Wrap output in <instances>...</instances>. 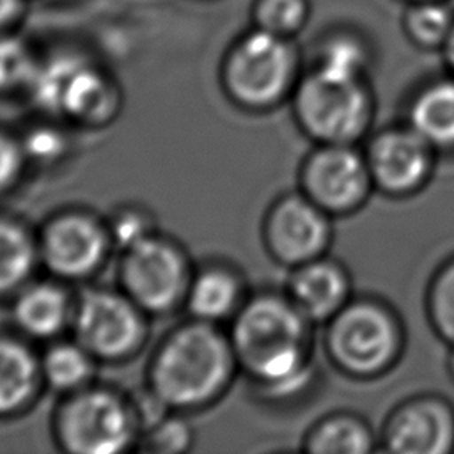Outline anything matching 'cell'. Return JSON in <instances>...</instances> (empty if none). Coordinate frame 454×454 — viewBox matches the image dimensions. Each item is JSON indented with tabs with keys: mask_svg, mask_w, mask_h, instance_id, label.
I'll list each match as a JSON object with an SVG mask.
<instances>
[{
	"mask_svg": "<svg viewBox=\"0 0 454 454\" xmlns=\"http://www.w3.org/2000/svg\"><path fill=\"white\" fill-rule=\"evenodd\" d=\"M310 323L291 298L259 294L243 301L229 333L238 364L273 395L300 390L312 369Z\"/></svg>",
	"mask_w": 454,
	"mask_h": 454,
	"instance_id": "6da1fadb",
	"label": "cell"
},
{
	"mask_svg": "<svg viewBox=\"0 0 454 454\" xmlns=\"http://www.w3.org/2000/svg\"><path fill=\"white\" fill-rule=\"evenodd\" d=\"M231 337L193 319L181 325L156 349L149 365V388L168 410H193L220 397L238 367Z\"/></svg>",
	"mask_w": 454,
	"mask_h": 454,
	"instance_id": "7a4b0ae2",
	"label": "cell"
},
{
	"mask_svg": "<svg viewBox=\"0 0 454 454\" xmlns=\"http://www.w3.org/2000/svg\"><path fill=\"white\" fill-rule=\"evenodd\" d=\"M298 55L293 39L252 27L229 48L222 83L238 105L262 110L277 105L296 82Z\"/></svg>",
	"mask_w": 454,
	"mask_h": 454,
	"instance_id": "3957f363",
	"label": "cell"
},
{
	"mask_svg": "<svg viewBox=\"0 0 454 454\" xmlns=\"http://www.w3.org/2000/svg\"><path fill=\"white\" fill-rule=\"evenodd\" d=\"M53 427L57 442L73 454H119L140 438L131 399L94 387L69 394Z\"/></svg>",
	"mask_w": 454,
	"mask_h": 454,
	"instance_id": "277c9868",
	"label": "cell"
},
{
	"mask_svg": "<svg viewBox=\"0 0 454 454\" xmlns=\"http://www.w3.org/2000/svg\"><path fill=\"white\" fill-rule=\"evenodd\" d=\"M294 114L301 129L316 142L351 144L371 122L372 99L364 80L312 69L296 83Z\"/></svg>",
	"mask_w": 454,
	"mask_h": 454,
	"instance_id": "5b68a950",
	"label": "cell"
},
{
	"mask_svg": "<svg viewBox=\"0 0 454 454\" xmlns=\"http://www.w3.org/2000/svg\"><path fill=\"white\" fill-rule=\"evenodd\" d=\"M399 346L401 335L394 316L369 300L346 303L328 319V353L353 376L383 372L397 358Z\"/></svg>",
	"mask_w": 454,
	"mask_h": 454,
	"instance_id": "8992f818",
	"label": "cell"
},
{
	"mask_svg": "<svg viewBox=\"0 0 454 454\" xmlns=\"http://www.w3.org/2000/svg\"><path fill=\"white\" fill-rule=\"evenodd\" d=\"M119 277L145 314H167L184 301L193 275L183 248L154 232L122 252Z\"/></svg>",
	"mask_w": 454,
	"mask_h": 454,
	"instance_id": "52a82bcc",
	"label": "cell"
},
{
	"mask_svg": "<svg viewBox=\"0 0 454 454\" xmlns=\"http://www.w3.org/2000/svg\"><path fill=\"white\" fill-rule=\"evenodd\" d=\"M145 312L122 291L89 289L74 303L71 326L76 340L101 360H121L145 340Z\"/></svg>",
	"mask_w": 454,
	"mask_h": 454,
	"instance_id": "ba28073f",
	"label": "cell"
},
{
	"mask_svg": "<svg viewBox=\"0 0 454 454\" xmlns=\"http://www.w3.org/2000/svg\"><path fill=\"white\" fill-rule=\"evenodd\" d=\"M112 245L108 227L85 211H64L44 227L37 243L44 266L66 280H80L103 264Z\"/></svg>",
	"mask_w": 454,
	"mask_h": 454,
	"instance_id": "9c48e42d",
	"label": "cell"
},
{
	"mask_svg": "<svg viewBox=\"0 0 454 454\" xmlns=\"http://www.w3.org/2000/svg\"><path fill=\"white\" fill-rule=\"evenodd\" d=\"M371 184L367 161L351 144H321L301 168V193L328 215L358 207Z\"/></svg>",
	"mask_w": 454,
	"mask_h": 454,
	"instance_id": "30bf717a",
	"label": "cell"
},
{
	"mask_svg": "<svg viewBox=\"0 0 454 454\" xmlns=\"http://www.w3.org/2000/svg\"><path fill=\"white\" fill-rule=\"evenodd\" d=\"M330 236L328 213L303 193L278 199L264 220V241L270 254L294 268L321 257Z\"/></svg>",
	"mask_w": 454,
	"mask_h": 454,
	"instance_id": "8fae6325",
	"label": "cell"
},
{
	"mask_svg": "<svg viewBox=\"0 0 454 454\" xmlns=\"http://www.w3.org/2000/svg\"><path fill=\"white\" fill-rule=\"evenodd\" d=\"M365 161L372 184L390 195H406L427 181L433 145L411 126L392 128L372 138Z\"/></svg>",
	"mask_w": 454,
	"mask_h": 454,
	"instance_id": "7c38bea8",
	"label": "cell"
},
{
	"mask_svg": "<svg viewBox=\"0 0 454 454\" xmlns=\"http://www.w3.org/2000/svg\"><path fill=\"white\" fill-rule=\"evenodd\" d=\"M383 442L397 454H445L454 447V413L436 397H417L392 413Z\"/></svg>",
	"mask_w": 454,
	"mask_h": 454,
	"instance_id": "4fadbf2b",
	"label": "cell"
},
{
	"mask_svg": "<svg viewBox=\"0 0 454 454\" xmlns=\"http://www.w3.org/2000/svg\"><path fill=\"white\" fill-rule=\"evenodd\" d=\"M348 273L323 257L296 266L289 282V298L310 321L332 319L348 303Z\"/></svg>",
	"mask_w": 454,
	"mask_h": 454,
	"instance_id": "5bb4252c",
	"label": "cell"
},
{
	"mask_svg": "<svg viewBox=\"0 0 454 454\" xmlns=\"http://www.w3.org/2000/svg\"><path fill=\"white\" fill-rule=\"evenodd\" d=\"M119 106V92L114 80L90 60L83 59L69 76L60 114L82 124H103Z\"/></svg>",
	"mask_w": 454,
	"mask_h": 454,
	"instance_id": "9a60e30c",
	"label": "cell"
},
{
	"mask_svg": "<svg viewBox=\"0 0 454 454\" xmlns=\"http://www.w3.org/2000/svg\"><path fill=\"white\" fill-rule=\"evenodd\" d=\"M74 305L62 286L35 282L16 296L12 317L16 326L32 339H53L73 321Z\"/></svg>",
	"mask_w": 454,
	"mask_h": 454,
	"instance_id": "2e32d148",
	"label": "cell"
},
{
	"mask_svg": "<svg viewBox=\"0 0 454 454\" xmlns=\"http://www.w3.org/2000/svg\"><path fill=\"white\" fill-rule=\"evenodd\" d=\"M43 380L41 360L21 340L0 337V415H14L35 397Z\"/></svg>",
	"mask_w": 454,
	"mask_h": 454,
	"instance_id": "e0dca14e",
	"label": "cell"
},
{
	"mask_svg": "<svg viewBox=\"0 0 454 454\" xmlns=\"http://www.w3.org/2000/svg\"><path fill=\"white\" fill-rule=\"evenodd\" d=\"M241 289L236 271L223 266H209L192 277L184 303L193 319L218 323L241 309Z\"/></svg>",
	"mask_w": 454,
	"mask_h": 454,
	"instance_id": "ac0fdd59",
	"label": "cell"
},
{
	"mask_svg": "<svg viewBox=\"0 0 454 454\" xmlns=\"http://www.w3.org/2000/svg\"><path fill=\"white\" fill-rule=\"evenodd\" d=\"M410 126L433 147H454V80L433 82L415 96Z\"/></svg>",
	"mask_w": 454,
	"mask_h": 454,
	"instance_id": "d6986e66",
	"label": "cell"
},
{
	"mask_svg": "<svg viewBox=\"0 0 454 454\" xmlns=\"http://www.w3.org/2000/svg\"><path fill=\"white\" fill-rule=\"evenodd\" d=\"M43 380L62 394H73L89 385L94 376V356L78 342H55L41 358Z\"/></svg>",
	"mask_w": 454,
	"mask_h": 454,
	"instance_id": "ffe728a7",
	"label": "cell"
},
{
	"mask_svg": "<svg viewBox=\"0 0 454 454\" xmlns=\"http://www.w3.org/2000/svg\"><path fill=\"white\" fill-rule=\"evenodd\" d=\"M37 255V243L25 227L14 220L0 218V296L27 282Z\"/></svg>",
	"mask_w": 454,
	"mask_h": 454,
	"instance_id": "44dd1931",
	"label": "cell"
},
{
	"mask_svg": "<svg viewBox=\"0 0 454 454\" xmlns=\"http://www.w3.org/2000/svg\"><path fill=\"white\" fill-rule=\"evenodd\" d=\"M305 450L314 454H365L372 450V433L356 417L333 415L310 429L305 438Z\"/></svg>",
	"mask_w": 454,
	"mask_h": 454,
	"instance_id": "7402d4cb",
	"label": "cell"
},
{
	"mask_svg": "<svg viewBox=\"0 0 454 454\" xmlns=\"http://www.w3.org/2000/svg\"><path fill=\"white\" fill-rule=\"evenodd\" d=\"M454 27V11L443 0L408 4L403 30L420 48H442Z\"/></svg>",
	"mask_w": 454,
	"mask_h": 454,
	"instance_id": "603a6c76",
	"label": "cell"
},
{
	"mask_svg": "<svg viewBox=\"0 0 454 454\" xmlns=\"http://www.w3.org/2000/svg\"><path fill=\"white\" fill-rule=\"evenodd\" d=\"M369 66V50L353 34H333L319 48L314 69L337 78L364 80Z\"/></svg>",
	"mask_w": 454,
	"mask_h": 454,
	"instance_id": "cb8c5ba5",
	"label": "cell"
},
{
	"mask_svg": "<svg viewBox=\"0 0 454 454\" xmlns=\"http://www.w3.org/2000/svg\"><path fill=\"white\" fill-rule=\"evenodd\" d=\"M309 16V0H254L250 11L252 27L286 39L301 32Z\"/></svg>",
	"mask_w": 454,
	"mask_h": 454,
	"instance_id": "d4e9b609",
	"label": "cell"
},
{
	"mask_svg": "<svg viewBox=\"0 0 454 454\" xmlns=\"http://www.w3.org/2000/svg\"><path fill=\"white\" fill-rule=\"evenodd\" d=\"M37 64L39 59L23 37L0 34V94L27 90Z\"/></svg>",
	"mask_w": 454,
	"mask_h": 454,
	"instance_id": "484cf974",
	"label": "cell"
},
{
	"mask_svg": "<svg viewBox=\"0 0 454 454\" xmlns=\"http://www.w3.org/2000/svg\"><path fill=\"white\" fill-rule=\"evenodd\" d=\"M427 309L438 333L454 344V261L445 264L431 282Z\"/></svg>",
	"mask_w": 454,
	"mask_h": 454,
	"instance_id": "4316f807",
	"label": "cell"
},
{
	"mask_svg": "<svg viewBox=\"0 0 454 454\" xmlns=\"http://www.w3.org/2000/svg\"><path fill=\"white\" fill-rule=\"evenodd\" d=\"M106 227L112 245H115L122 252L156 232L151 215L145 213L142 207L133 206H126L124 209L115 211Z\"/></svg>",
	"mask_w": 454,
	"mask_h": 454,
	"instance_id": "83f0119b",
	"label": "cell"
},
{
	"mask_svg": "<svg viewBox=\"0 0 454 454\" xmlns=\"http://www.w3.org/2000/svg\"><path fill=\"white\" fill-rule=\"evenodd\" d=\"M193 442V434L190 426L174 415H167L158 424L144 431V450L160 452V454H176L188 450Z\"/></svg>",
	"mask_w": 454,
	"mask_h": 454,
	"instance_id": "f1b7e54d",
	"label": "cell"
},
{
	"mask_svg": "<svg viewBox=\"0 0 454 454\" xmlns=\"http://www.w3.org/2000/svg\"><path fill=\"white\" fill-rule=\"evenodd\" d=\"M20 142L27 160L35 163H53L67 147L64 133L53 126H34Z\"/></svg>",
	"mask_w": 454,
	"mask_h": 454,
	"instance_id": "f546056e",
	"label": "cell"
},
{
	"mask_svg": "<svg viewBox=\"0 0 454 454\" xmlns=\"http://www.w3.org/2000/svg\"><path fill=\"white\" fill-rule=\"evenodd\" d=\"M27 161L21 142L0 131V192L12 186Z\"/></svg>",
	"mask_w": 454,
	"mask_h": 454,
	"instance_id": "4dcf8cb0",
	"label": "cell"
},
{
	"mask_svg": "<svg viewBox=\"0 0 454 454\" xmlns=\"http://www.w3.org/2000/svg\"><path fill=\"white\" fill-rule=\"evenodd\" d=\"M27 11V0H0V34L12 32Z\"/></svg>",
	"mask_w": 454,
	"mask_h": 454,
	"instance_id": "1f68e13d",
	"label": "cell"
},
{
	"mask_svg": "<svg viewBox=\"0 0 454 454\" xmlns=\"http://www.w3.org/2000/svg\"><path fill=\"white\" fill-rule=\"evenodd\" d=\"M442 51H443V59H445L447 66L454 71V27H452V30H450L447 41L443 43Z\"/></svg>",
	"mask_w": 454,
	"mask_h": 454,
	"instance_id": "d6a6232c",
	"label": "cell"
},
{
	"mask_svg": "<svg viewBox=\"0 0 454 454\" xmlns=\"http://www.w3.org/2000/svg\"><path fill=\"white\" fill-rule=\"evenodd\" d=\"M449 371H450V374L454 376V349H452V353H450V356H449Z\"/></svg>",
	"mask_w": 454,
	"mask_h": 454,
	"instance_id": "836d02e7",
	"label": "cell"
},
{
	"mask_svg": "<svg viewBox=\"0 0 454 454\" xmlns=\"http://www.w3.org/2000/svg\"><path fill=\"white\" fill-rule=\"evenodd\" d=\"M404 2H408V4H411V2H426V0H404Z\"/></svg>",
	"mask_w": 454,
	"mask_h": 454,
	"instance_id": "e575fe53",
	"label": "cell"
}]
</instances>
